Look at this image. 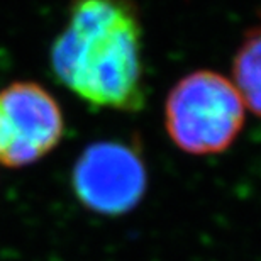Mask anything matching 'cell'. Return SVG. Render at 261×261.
Returning a JSON list of instances; mask_svg holds the SVG:
<instances>
[{
  "instance_id": "5b68a950",
  "label": "cell",
  "mask_w": 261,
  "mask_h": 261,
  "mask_svg": "<svg viewBox=\"0 0 261 261\" xmlns=\"http://www.w3.org/2000/svg\"><path fill=\"white\" fill-rule=\"evenodd\" d=\"M232 83L248 111L261 117V29L251 31L232 60Z\"/></svg>"
},
{
  "instance_id": "6da1fadb",
  "label": "cell",
  "mask_w": 261,
  "mask_h": 261,
  "mask_svg": "<svg viewBox=\"0 0 261 261\" xmlns=\"http://www.w3.org/2000/svg\"><path fill=\"white\" fill-rule=\"evenodd\" d=\"M51 70L88 106L141 111L146 70L134 0H70L66 24L51 48Z\"/></svg>"
},
{
  "instance_id": "7a4b0ae2",
  "label": "cell",
  "mask_w": 261,
  "mask_h": 261,
  "mask_svg": "<svg viewBox=\"0 0 261 261\" xmlns=\"http://www.w3.org/2000/svg\"><path fill=\"white\" fill-rule=\"evenodd\" d=\"M246 106L231 78L195 70L180 78L165 102V129L189 154H219L241 134Z\"/></svg>"
},
{
  "instance_id": "3957f363",
  "label": "cell",
  "mask_w": 261,
  "mask_h": 261,
  "mask_svg": "<svg viewBox=\"0 0 261 261\" xmlns=\"http://www.w3.org/2000/svg\"><path fill=\"white\" fill-rule=\"evenodd\" d=\"M78 202L98 216L130 212L148 189L139 149L124 141H98L83 149L71 171Z\"/></svg>"
},
{
  "instance_id": "277c9868",
  "label": "cell",
  "mask_w": 261,
  "mask_h": 261,
  "mask_svg": "<svg viewBox=\"0 0 261 261\" xmlns=\"http://www.w3.org/2000/svg\"><path fill=\"white\" fill-rule=\"evenodd\" d=\"M65 117L58 100L36 82H14L0 90V165L24 168L60 144Z\"/></svg>"
}]
</instances>
